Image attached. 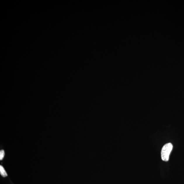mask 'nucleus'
Listing matches in <instances>:
<instances>
[{"mask_svg":"<svg viewBox=\"0 0 184 184\" xmlns=\"http://www.w3.org/2000/svg\"><path fill=\"white\" fill-rule=\"evenodd\" d=\"M173 146L171 143L165 144L162 149L161 158L163 161H168L169 160V155L172 150Z\"/></svg>","mask_w":184,"mask_h":184,"instance_id":"obj_1","label":"nucleus"},{"mask_svg":"<svg viewBox=\"0 0 184 184\" xmlns=\"http://www.w3.org/2000/svg\"><path fill=\"white\" fill-rule=\"evenodd\" d=\"M0 173L2 176L4 177H7L8 176L5 169L1 165L0 166Z\"/></svg>","mask_w":184,"mask_h":184,"instance_id":"obj_2","label":"nucleus"},{"mask_svg":"<svg viewBox=\"0 0 184 184\" xmlns=\"http://www.w3.org/2000/svg\"><path fill=\"white\" fill-rule=\"evenodd\" d=\"M5 151L4 150H1L0 151V160H1L3 159L5 156Z\"/></svg>","mask_w":184,"mask_h":184,"instance_id":"obj_3","label":"nucleus"}]
</instances>
